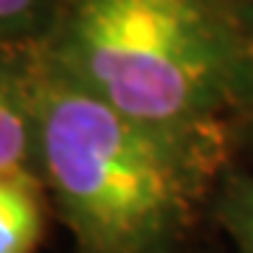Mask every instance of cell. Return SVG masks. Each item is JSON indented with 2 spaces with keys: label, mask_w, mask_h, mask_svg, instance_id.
Masks as SVG:
<instances>
[{
  "label": "cell",
  "mask_w": 253,
  "mask_h": 253,
  "mask_svg": "<svg viewBox=\"0 0 253 253\" xmlns=\"http://www.w3.org/2000/svg\"><path fill=\"white\" fill-rule=\"evenodd\" d=\"M65 51L73 79L161 126L194 124L222 96L231 62L206 0H76Z\"/></svg>",
  "instance_id": "obj_2"
},
{
  "label": "cell",
  "mask_w": 253,
  "mask_h": 253,
  "mask_svg": "<svg viewBox=\"0 0 253 253\" xmlns=\"http://www.w3.org/2000/svg\"><path fill=\"white\" fill-rule=\"evenodd\" d=\"M37 141L65 217L90 253H155L203 180L191 126L121 113L79 79H54L34 110Z\"/></svg>",
  "instance_id": "obj_1"
},
{
  "label": "cell",
  "mask_w": 253,
  "mask_h": 253,
  "mask_svg": "<svg viewBox=\"0 0 253 253\" xmlns=\"http://www.w3.org/2000/svg\"><path fill=\"white\" fill-rule=\"evenodd\" d=\"M231 225H234L245 253H253V183L236 189L231 203Z\"/></svg>",
  "instance_id": "obj_5"
},
{
  "label": "cell",
  "mask_w": 253,
  "mask_h": 253,
  "mask_svg": "<svg viewBox=\"0 0 253 253\" xmlns=\"http://www.w3.org/2000/svg\"><path fill=\"white\" fill-rule=\"evenodd\" d=\"M42 236V197L26 169L0 174V253H34Z\"/></svg>",
  "instance_id": "obj_3"
},
{
  "label": "cell",
  "mask_w": 253,
  "mask_h": 253,
  "mask_svg": "<svg viewBox=\"0 0 253 253\" xmlns=\"http://www.w3.org/2000/svg\"><path fill=\"white\" fill-rule=\"evenodd\" d=\"M42 0H0V31L6 28H17L23 26Z\"/></svg>",
  "instance_id": "obj_6"
},
{
  "label": "cell",
  "mask_w": 253,
  "mask_h": 253,
  "mask_svg": "<svg viewBox=\"0 0 253 253\" xmlns=\"http://www.w3.org/2000/svg\"><path fill=\"white\" fill-rule=\"evenodd\" d=\"M28 144H31L28 110L17 99L14 87L0 76V174L23 169Z\"/></svg>",
  "instance_id": "obj_4"
}]
</instances>
